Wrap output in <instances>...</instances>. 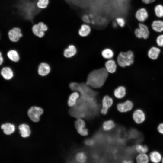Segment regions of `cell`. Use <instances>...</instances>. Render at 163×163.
Masks as SVG:
<instances>
[{"label": "cell", "instance_id": "cell-1", "mask_svg": "<svg viewBox=\"0 0 163 163\" xmlns=\"http://www.w3.org/2000/svg\"><path fill=\"white\" fill-rule=\"evenodd\" d=\"M108 73L105 67L93 70L88 74L85 83L92 88H100L104 84Z\"/></svg>", "mask_w": 163, "mask_h": 163}, {"label": "cell", "instance_id": "cell-2", "mask_svg": "<svg viewBox=\"0 0 163 163\" xmlns=\"http://www.w3.org/2000/svg\"><path fill=\"white\" fill-rule=\"evenodd\" d=\"M117 62L118 65L125 68L132 65L134 62V54L131 50L121 52L117 56Z\"/></svg>", "mask_w": 163, "mask_h": 163}, {"label": "cell", "instance_id": "cell-3", "mask_svg": "<svg viewBox=\"0 0 163 163\" xmlns=\"http://www.w3.org/2000/svg\"><path fill=\"white\" fill-rule=\"evenodd\" d=\"M48 29L47 26L43 22H40L34 24L32 27L33 34L39 38L43 37L45 34V32Z\"/></svg>", "mask_w": 163, "mask_h": 163}, {"label": "cell", "instance_id": "cell-4", "mask_svg": "<svg viewBox=\"0 0 163 163\" xmlns=\"http://www.w3.org/2000/svg\"><path fill=\"white\" fill-rule=\"evenodd\" d=\"M43 113V110L41 108L33 106L29 109L27 113L30 119L32 121L36 122L39 121L40 117Z\"/></svg>", "mask_w": 163, "mask_h": 163}, {"label": "cell", "instance_id": "cell-5", "mask_svg": "<svg viewBox=\"0 0 163 163\" xmlns=\"http://www.w3.org/2000/svg\"><path fill=\"white\" fill-rule=\"evenodd\" d=\"M136 36L138 38L147 39L149 35V31L146 25L143 23H139V27L134 31Z\"/></svg>", "mask_w": 163, "mask_h": 163}, {"label": "cell", "instance_id": "cell-6", "mask_svg": "<svg viewBox=\"0 0 163 163\" xmlns=\"http://www.w3.org/2000/svg\"><path fill=\"white\" fill-rule=\"evenodd\" d=\"M8 35L9 40L11 42L15 43L19 40L23 36V34L20 28L15 27L9 31Z\"/></svg>", "mask_w": 163, "mask_h": 163}, {"label": "cell", "instance_id": "cell-7", "mask_svg": "<svg viewBox=\"0 0 163 163\" xmlns=\"http://www.w3.org/2000/svg\"><path fill=\"white\" fill-rule=\"evenodd\" d=\"M75 126L78 133L82 136H85L88 135V130L86 127L85 122L83 119H77L75 122Z\"/></svg>", "mask_w": 163, "mask_h": 163}, {"label": "cell", "instance_id": "cell-8", "mask_svg": "<svg viewBox=\"0 0 163 163\" xmlns=\"http://www.w3.org/2000/svg\"><path fill=\"white\" fill-rule=\"evenodd\" d=\"M113 103V99L108 95L104 96L102 100V107L100 112L102 115H106L109 108Z\"/></svg>", "mask_w": 163, "mask_h": 163}, {"label": "cell", "instance_id": "cell-9", "mask_svg": "<svg viewBox=\"0 0 163 163\" xmlns=\"http://www.w3.org/2000/svg\"><path fill=\"white\" fill-rule=\"evenodd\" d=\"M51 71V67L47 62H42L40 63L37 68V73L41 76L45 77L48 75Z\"/></svg>", "mask_w": 163, "mask_h": 163}, {"label": "cell", "instance_id": "cell-10", "mask_svg": "<svg viewBox=\"0 0 163 163\" xmlns=\"http://www.w3.org/2000/svg\"><path fill=\"white\" fill-rule=\"evenodd\" d=\"M133 102L129 100L118 103L117 105V110L121 113H126L130 111L133 108Z\"/></svg>", "mask_w": 163, "mask_h": 163}, {"label": "cell", "instance_id": "cell-11", "mask_svg": "<svg viewBox=\"0 0 163 163\" xmlns=\"http://www.w3.org/2000/svg\"><path fill=\"white\" fill-rule=\"evenodd\" d=\"M133 118L134 122L137 124H140L145 121V116L143 111L140 109L136 110L133 112Z\"/></svg>", "mask_w": 163, "mask_h": 163}, {"label": "cell", "instance_id": "cell-12", "mask_svg": "<svg viewBox=\"0 0 163 163\" xmlns=\"http://www.w3.org/2000/svg\"><path fill=\"white\" fill-rule=\"evenodd\" d=\"M77 52V49L75 45L73 44H70L64 49L63 55L66 58H71L74 56Z\"/></svg>", "mask_w": 163, "mask_h": 163}, {"label": "cell", "instance_id": "cell-13", "mask_svg": "<svg viewBox=\"0 0 163 163\" xmlns=\"http://www.w3.org/2000/svg\"><path fill=\"white\" fill-rule=\"evenodd\" d=\"M147 10L144 8H141L137 10L135 13V16L136 19L140 22L145 21L148 17Z\"/></svg>", "mask_w": 163, "mask_h": 163}, {"label": "cell", "instance_id": "cell-14", "mask_svg": "<svg viewBox=\"0 0 163 163\" xmlns=\"http://www.w3.org/2000/svg\"><path fill=\"white\" fill-rule=\"evenodd\" d=\"M91 28L88 24H82L78 31V35L81 37H84L88 36L91 33Z\"/></svg>", "mask_w": 163, "mask_h": 163}, {"label": "cell", "instance_id": "cell-15", "mask_svg": "<svg viewBox=\"0 0 163 163\" xmlns=\"http://www.w3.org/2000/svg\"><path fill=\"white\" fill-rule=\"evenodd\" d=\"M80 97L79 92L77 91H73L69 95L67 101L68 105L71 107H74Z\"/></svg>", "mask_w": 163, "mask_h": 163}, {"label": "cell", "instance_id": "cell-16", "mask_svg": "<svg viewBox=\"0 0 163 163\" xmlns=\"http://www.w3.org/2000/svg\"><path fill=\"white\" fill-rule=\"evenodd\" d=\"M105 68L108 73H115L117 69V65L115 61L112 59H108L105 63Z\"/></svg>", "mask_w": 163, "mask_h": 163}, {"label": "cell", "instance_id": "cell-17", "mask_svg": "<svg viewBox=\"0 0 163 163\" xmlns=\"http://www.w3.org/2000/svg\"><path fill=\"white\" fill-rule=\"evenodd\" d=\"M1 74L2 77L7 80L11 79L14 76L13 70L8 67L3 68L1 70Z\"/></svg>", "mask_w": 163, "mask_h": 163}, {"label": "cell", "instance_id": "cell-18", "mask_svg": "<svg viewBox=\"0 0 163 163\" xmlns=\"http://www.w3.org/2000/svg\"><path fill=\"white\" fill-rule=\"evenodd\" d=\"M126 94V89L125 87L120 86L115 88L113 91L115 97L117 99H121L123 98Z\"/></svg>", "mask_w": 163, "mask_h": 163}, {"label": "cell", "instance_id": "cell-19", "mask_svg": "<svg viewBox=\"0 0 163 163\" xmlns=\"http://www.w3.org/2000/svg\"><path fill=\"white\" fill-rule=\"evenodd\" d=\"M18 129L19 132L22 137L26 138L30 136L31 131L28 125L25 124H21L19 126Z\"/></svg>", "mask_w": 163, "mask_h": 163}, {"label": "cell", "instance_id": "cell-20", "mask_svg": "<svg viewBox=\"0 0 163 163\" xmlns=\"http://www.w3.org/2000/svg\"><path fill=\"white\" fill-rule=\"evenodd\" d=\"M160 51V50L158 48L152 47L148 51V56L152 59H156L159 56Z\"/></svg>", "mask_w": 163, "mask_h": 163}, {"label": "cell", "instance_id": "cell-21", "mask_svg": "<svg viewBox=\"0 0 163 163\" xmlns=\"http://www.w3.org/2000/svg\"><path fill=\"white\" fill-rule=\"evenodd\" d=\"M1 128L3 130L4 133L8 135L11 134L14 132L15 130L14 126L8 123L2 124L1 126Z\"/></svg>", "mask_w": 163, "mask_h": 163}, {"label": "cell", "instance_id": "cell-22", "mask_svg": "<svg viewBox=\"0 0 163 163\" xmlns=\"http://www.w3.org/2000/svg\"><path fill=\"white\" fill-rule=\"evenodd\" d=\"M7 56L11 60L14 62H18L20 59L19 54L17 51L14 50H9L7 53Z\"/></svg>", "mask_w": 163, "mask_h": 163}, {"label": "cell", "instance_id": "cell-23", "mask_svg": "<svg viewBox=\"0 0 163 163\" xmlns=\"http://www.w3.org/2000/svg\"><path fill=\"white\" fill-rule=\"evenodd\" d=\"M152 29L157 32L163 31V21L160 20H155L151 24Z\"/></svg>", "mask_w": 163, "mask_h": 163}, {"label": "cell", "instance_id": "cell-24", "mask_svg": "<svg viewBox=\"0 0 163 163\" xmlns=\"http://www.w3.org/2000/svg\"><path fill=\"white\" fill-rule=\"evenodd\" d=\"M115 126L114 122L111 120L104 121L103 123L102 128L105 131H109L113 129Z\"/></svg>", "mask_w": 163, "mask_h": 163}, {"label": "cell", "instance_id": "cell-25", "mask_svg": "<svg viewBox=\"0 0 163 163\" xmlns=\"http://www.w3.org/2000/svg\"><path fill=\"white\" fill-rule=\"evenodd\" d=\"M149 158L151 161L154 163H158L161 160V154L157 151H153L149 155Z\"/></svg>", "mask_w": 163, "mask_h": 163}, {"label": "cell", "instance_id": "cell-26", "mask_svg": "<svg viewBox=\"0 0 163 163\" xmlns=\"http://www.w3.org/2000/svg\"><path fill=\"white\" fill-rule=\"evenodd\" d=\"M101 55L104 59H112L113 57L114 53L111 49L106 48L102 50L101 52Z\"/></svg>", "mask_w": 163, "mask_h": 163}, {"label": "cell", "instance_id": "cell-27", "mask_svg": "<svg viewBox=\"0 0 163 163\" xmlns=\"http://www.w3.org/2000/svg\"><path fill=\"white\" fill-rule=\"evenodd\" d=\"M87 158V156L86 154L83 152H78L75 156V161L79 163L86 162Z\"/></svg>", "mask_w": 163, "mask_h": 163}, {"label": "cell", "instance_id": "cell-28", "mask_svg": "<svg viewBox=\"0 0 163 163\" xmlns=\"http://www.w3.org/2000/svg\"><path fill=\"white\" fill-rule=\"evenodd\" d=\"M136 161L139 163H146L149 161V158L145 153H140L136 158Z\"/></svg>", "mask_w": 163, "mask_h": 163}, {"label": "cell", "instance_id": "cell-29", "mask_svg": "<svg viewBox=\"0 0 163 163\" xmlns=\"http://www.w3.org/2000/svg\"><path fill=\"white\" fill-rule=\"evenodd\" d=\"M154 12L156 16L158 18L163 17V5L159 4L155 6Z\"/></svg>", "mask_w": 163, "mask_h": 163}, {"label": "cell", "instance_id": "cell-30", "mask_svg": "<svg viewBox=\"0 0 163 163\" xmlns=\"http://www.w3.org/2000/svg\"><path fill=\"white\" fill-rule=\"evenodd\" d=\"M49 3V0H38L36 4L39 9H44L47 7Z\"/></svg>", "mask_w": 163, "mask_h": 163}, {"label": "cell", "instance_id": "cell-31", "mask_svg": "<svg viewBox=\"0 0 163 163\" xmlns=\"http://www.w3.org/2000/svg\"><path fill=\"white\" fill-rule=\"evenodd\" d=\"M135 149L139 153H145L148 150V148L146 145L140 144H137L136 146Z\"/></svg>", "mask_w": 163, "mask_h": 163}, {"label": "cell", "instance_id": "cell-32", "mask_svg": "<svg viewBox=\"0 0 163 163\" xmlns=\"http://www.w3.org/2000/svg\"><path fill=\"white\" fill-rule=\"evenodd\" d=\"M115 21L119 26L121 27H123L126 24V21L122 17H118L116 19Z\"/></svg>", "mask_w": 163, "mask_h": 163}, {"label": "cell", "instance_id": "cell-33", "mask_svg": "<svg viewBox=\"0 0 163 163\" xmlns=\"http://www.w3.org/2000/svg\"><path fill=\"white\" fill-rule=\"evenodd\" d=\"M156 42L157 45L160 47H163V34L158 36L156 38Z\"/></svg>", "mask_w": 163, "mask_h": 163}, {"label": "cell", "instance_id": "cell-34", "mask_svg": "<svg viewBox=\"0 0 163 163\" xmlns=\"http://www.w3.org/2000/svg\"><path fill=\"white\" fill-rule=\"evenodd\" d=\"M82 19L85 23L88 24L90 22L89 16L87 15H83L82 17Z\"/></svg>", "mask_w": 163, "mask_h": 163}, {"label": "cell", "instance_id": "cell-35", "mask_svg": "<svg viewBox=\"0 0 163 163\" xmlns=\"http://www.w3.org/2000/svg\"><path fill=\"white\" fill-rule=\"evenodd\" d=\"M157 129L159 133L163 134V123H160L158 125Z\"/></svg>", "mask_w": 163, "mask_h": 163}, {"label": "cell", "instance_id": "cell-36", "mask_svg": "<svg viewBox=\"0 0 163 163\" xmlns=\"http://www.w3.org/2000/svg\"><path fill=\"white\" fill-rule=\"evenodd\" d=\"M94 143L93 141L91 139H88L85 141V144L88 146H91Z\"/></svg>", "mask_w": 163, "mask_h": 163}, {"label": "cell", "instance_id": "cell-37", "mask_svg": "<svg viewBox=\"0 0 163 163\" xmlns=\"http://www.w3.org/2000/svg\"><path fill=\"white\" fill-rule=\"evenodd\" d=\"M155 1V0H142V2L143 3L147 4L151 3Z\"/></svg>", "mask_w": 163, "mask_h": 163}, {"label": "cell", "instance_id": "cell-38", "mask_svg": "<svg viewBox=\"0 0 163 163\" xmlns=\"http://www.w3.org/2000/svg\"><path fill=\"white\" fill-rule=\"evenodd\" d=\"M3 62V58L2 56L1 53L0 52V66L1 65Z\"/></svg>", "mask_w": 163, "mask_h": 163}, {"label": "cell", "instance_id": "cell-39", "mask_svg": "<svg viewBox=\"0 0 163 163\" xmlns=\"http://www.w3.org/2000/svg\"><path fill=\"white\" fill-rule=\"evenodd\" d=\"M132 161L131 160L128 159H125L123 160L122 162L124 163H131Z\"/></svg>", "mask_w": 163, "mask_h": 163}, {"label": "cell", "instance_id": "cell-40", "mask_svg": "<svg viewBox=\"0 0 163 163\" xmlns=\"http://www.w3.org/2000/svg\"><path fill=\"white\" fill-rule=\"evenodd\" d=\"M113 26L115 27H116L118 26L116 21L113 23Z\"/></svg>", "mask_w": 163, "mask_h": 163}, {"label": "cell", "instance_id": "cell-41", "mask_svg": "<svg viewBox=\"0 0 163 163\" xmlns=\"http://www.w3.org/2000/svg\"><path fill=\"white\" fill-rule=\"evenodd\" d=\"M162 163H163V158L162 159Z\"/></svg>", "mask_w": 163, "mask_h": 163}, {"label": "cell", "instance_id": "cell-42", "mask_svg": "<svg viewBox=\"0 0 163 163\" xmlns=\"http://www.w3.org/2000/svg\"></svg>", "mask_w": 163, "mask_h": 163}]
</instances>
